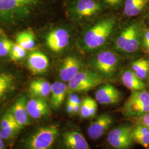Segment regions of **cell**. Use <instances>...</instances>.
Returning a JSON list of instances; mask_svg holds the SVG:
<instances>
[{"instance_id":"obj_1","label":"cell","mask_w":149,"mask_h":149,"mask_svg":"<svg viewBox=\"0 0 149 149\" xmlns=\"http://www.w3.org/2000/svg\"><path fill=\"white\" fill-rule=\"evenodd\" d=\"M116 24L113 18H107L98 22L86 33L84 43L88 50L102 47L112 34Z\"/></svg>"},{"instance_id":"obj_2","label":"cell","mask_w":149,"mask_h":149,"mask_svg":"<svg viewBox=\"0 0 149 149\" xmlns=\"http://www.w3.org/2000/svg\"><path fill=\"white\" fill-rule=\"evenodd\" d=\"M100 0H72L68 10L71 16L76 20H88L100 15L105 10Z\"/></svg>"},{"instance_id":"obj_3","label":"cell","mask_w":149,"mask_h":149,"mask_svg":"<svg viewBox=\"0 0 149 149\" xmlns=\"http://www.w3.org/2000/svg\"><path fill=\"white\" fill-rule=\"evenodd\" d=\"M104 81L101 74L92 70L80 71L70 81L68 92H82L91 90L100 85Z\"/></svg>"},{"instance_id":"obj_4","label":"cell","mask_w":149,"mask_h":149,"mask_svg":"<svg viewBox=\"0 0 149 149\" xmlns=\"http://www.w3.org/2000/svg\"><path fill=\"white\" fill-rule=\"evenodd\" d=\"M122 111L124 115L136 118L149 112V92L145 90L133 91Z\"/></svg>"},{"instance_id":"obj_5","label":"cell","mask_w":149,"mask_h":149,"mask_svg":"<svg viewBox=\"0 0 149 149\" xmlns=\"http://www.w3.org/2000/svg\"><path fill=\"white\" fill-rule=\"evenodd\" d=\"M59 135L56 125H49L40 128L28 139V149H50Z\"/></svg>"},{"instance_id":"obj_6","label":"cell","mask_w":149,"mask_h":149,"mask_svg":"<svg viewBox=\"0 0 149 149\" xmlns=\"http://www.w3.org/2000/svg\"><path fill=\"white\" fill-rule=\"evenodd\" d=\"M132 128L124 125L112 129L108 135V143L114 149H129L133 142L131 135Z\"/></svg>"},{"instance_id":"obj_7","label":"cell","mask_w":149,"mask_h":149,"mask_svg":"<svg viewBox=\"0 0 149 149\" xmlns=\"http://www.w3.org/2000/svg\"><path fill=\"white\" fill-rule=\"evenodd\" d=\"M94 65L101 74L106 76H111L117 69L118 58L112 52H102L97 55Z\"/></svg>"},{"instance_id":"obj_8","label":"cell","mask_w":149,"mask_h":149,"mask_svg":"<svg viewBox=\"0 0 149 149\" xmlns=\"http://www.w3.org/2000/svg\"><path fill=\"white\" fill-rule=\"evenodd\" d=\"M68 32L63 28L52 31L48 34L46 42L49 49L54 52H59L66 48L69 43Z\"/></svg>"},{"instance_id":"obj_9","label":"cell","mask_w":149,"mask_h":149,"mask_svg":"<svg viewBox=\"0 0 149 149\" xmlns=\"http://www.w3.org/2000/svg\"><path fill=\"white\" fill-rule=\"evenodd\" d=\"M39 0H0V15L19 13L35 5Z\"/></svg>"},{"instance_id":"obj_10","label":"cell","mask_w":149,"mask_h":149,"mask_svg":"<svg viewBox=\"0 0 149 149\" xmlns=\"http://www.w3.org/2000/svg\"><path fill=\"white\" fill-rule=\"evenodd\" d=\"M122 93L114 86L107 84L96 91V101L103 105L116 104L120 101Z\"/></svg>"},{"instance_id":"obj_11","label":"cell","mask_w":149,"mask_h":149,"mask_svg":"<svg viewBox=\"0 0 149 149\" xmlns=\"http://www.w3.org/2000/svg\"><path fill=\"white\" fill-rule=\"evenodd\" d=\"M113 123V118L107 114H102L92 122L87 129V134L92 139L101 138Z\"/></svg>"},{"instance_id":"obj_12","label":"cell","mask_w":149,"mask_h":149,"mask_svg":"<svg viewBox=\"0 0 149 149\" xmlns=\"http://www.w3.org/2000/svg\"><path fill=\"white\" fill-rule=\"evenodd\" d=\"M49 66L47 56L40 52H33L28 58V67L33 74L44 73Z\"/></svg>"},{"instance_id":"obj_13","label":"cell","mask_w":149,"mask_h":149,"mask_svg":"<svg viewBox=\"0 0 149 149\" xmlns=\"http://www.w3.org/2000/svg\"><path fill=\"white\" fill-rule=\"evenodd\" d=\"M81 63L76 58L69 56L63 61L60 69V77L64 82H69L76 74L80 71Z\"/></svg>"},{"instance_id":"obj_14","label":"cell","mask_w":149,"mask_h":149,"mask_svg":"<svg viewBox=\"0 0 149 149\" xmlns=\"http://www.w3.org/2000/svg\"><path fill=\"white\" fill-rule=\"evenodd\" d=\"M27 111L29 116L34 119H39L48 116L50 113L48 103L45 99L34 97L27 103Z\"/></svg>"},{"instance_id":"obj_15","label":"cell","mask_w":149,"mask_h":149,"mask_svg":"<svg viewBox=\"0 0 149 149\" xmlns=\"http://www.w3.org/2000/svg\"><path fill=\"white\" fill-rule=\"evenodd\" d=\"M64 144L68 149H90L82 134L77 131H69L63 134Z\"/></svg>"},{"instance_id":"obj_16","label":"cell","mask_w":149,"mask_h":149,"mask_svg":"<svg viewBox=\"0 0 149 149\" xmlns=\"http://www.w3.org/2000/svg\"><path fill=\"white\" fill-rule=\"evenodd\" d=\"M67 92L68 86L65 82L56 81L52 85L50 104L53 109H58L62 105Z\"/></svg>"},{"instance_id":"obj_17","label":"cell","mask_w":149,"mask_h":149,"mask_svg":"<svg viewBox=\"0 0 149 149\" xmlns=\"http://www.w3.org/2000/svg\"><path fill=\"white\" fill-rule=\"evenodd\" d=\"M11 112L18 124L21 128L28 124L29 114L27 111V103L24 97L19 98L15 102Z\"/></svg>"},{"instance_id":"obj_18","label":"cell","mask_w":149,"mask_h":149,"mask_svg":"<svg viewBox=\"0 0 149 149\" xmlns=\"http://www.w3.org/2000/svg\"><path fill=\"white\" fill-rule=\"evenodd\" d=\"M52 85L47 81L42 79L33 80L29 86V91L34 97L45 99L50 95Z\"/></svg>"},{"instance_id":"obj_19","label":"cell","mask_w":149,"mask_h":149,"mask_svg":"<svg viewBox=\"0 0 149 149\" xmlns=\"http://www.w3.org/2000/svg\"><path fill=\"white\" fill-rule=\"evenodd\" d=\"M123 84L132 91L145 90V84L140 79L133 70H128L123 72L122 76Z\"/></svg>"},{"instance_id":"obj_20","label":"cell","mask_w":149,"mask_h":149,"mask_svg":"<svg viewBox=\"0 0 149 149\" xmlns=\"http://www.w3.org/2000/svg\"><path fill=\"white\" fill-rule=\"evenodd\" d=\"M149 0H124V13L125 16H138L149 4Z\"/></svg>"},{"instance_id":"obj_21","label":"cell","mask_w":149,"mask_h":149,"mask_svg":"<svg viewBox=\"0 0 149 149\" xmlns=\"http://www.w3.org/2000/svg\"><path fill=\"white\" fill-rule=\"evenodd\" d=\"M132 138L134 142L144 147L147 148L149 146V128L148 127L137 124L132 128Z\"/></svg>"},{"instance_id":"obj_22","label":"cell","mask_w":149,"mask_h":149,"mask_svg":"<svg viewBox=\"0 0 149 149\" xmlns=\"http://www.w3.org/2000/svg\"><path fill=\"white\" fill-rule=\"evenodd\" d=\"M16 42L26 50H32L36 46L35 36L29 30L19 32L17 34Z\"/></svg>"},{"instance_id":"obj_23","label":"cell","mask_w":149,"mask_h":149,"mask_svg":"<svg viewBox=\"0 0 149 149\" xmlns=\"http://www.w3.org/2000/svg\"><path fill=\"white\" fill-rule=\"evenodd\" d=\"M142 31L141 27L138 24L133 33L127 43L124 52L127 53H134L136 52L140 47L142 42Z\"/></svg>"},{"instance_id":"obj_24","label":"cell","mask_w":149,"mask_h":149,"mask_svg":"<svg viewBox=\"0 0 149 149\" xmlns=\"http://www.w3.org/2000/svg\"><path fill=\"white\" fill-rule=\"evenodd\" d=\"M137 25L138 24L134 23L125 28L121 32L115 42V47L117 50L124 52V49Z\"/></svg>"},{"instance_id":"obj_25","label":"cell","mask_w":149,"mask_h":149,"mask_svg":"<svg viewBox=\"0 0 149 149\" xmlns=\"http://www.w3.org/2000/svg\"><path fill=\"white\" fill-rule=\"evenodd\" d=\"M132 68L140 79L144 80L149 74V61L144 58L138 59L133 63Z\"/></svg>"},{"instance_id":"obj_26","label":"cell","mask_w":149,"mask_h":149,"mask_svg":"<svg viewBox=\"0 0 149 149\" xmlns=\"http://www.w3.org/2000/svg\"><path fill=\"white\" fill-rule=\"evenodd\" d=\"M14 83L13 76L9 74H0V100L11 89Z\"/></svg>"},{"instance_id":"obj_27","label":"cell","mask_w":149,"mask_h":149,"mask_svg":"<svg viewBox=\"0 0 149 149\" xmlns=\"http://www.w3.org/2000/svg\"><path fill=\"white\" fill-rule=\"evenodd\" d=\"M10 57L13 61H18L23 59L26 55V50L18 43H13L10 51Z\"/></svg>"},{"instance_id":"obj_28","label":"cell","mask_w":149,"mask_h":149,"mask_svg":"<svg viewBox=\"0 0 149 149\" xmlns=\"http://www.w3.org/2000/svg\"><path fill=\"white\" fill-rule=\"evenodd\" d=\"M90 97H86L82 100V103L80 107V114L81 117L84 119L90 118Z\"/></svg>"},{"instance_id":"obj_29","label":"cell","mask_w":149,"mask_h":149,"mask_svg":"<svg viewBox=\"0 0 149 149\" xmlns=\"http://www.w3.org/2000/svg\"><path fill=\"white\" fill-rule=\"evenodd\" d=\"M13 43L7 38L0 39V56H6L10 53Z\"/></svg>"},{"instance_id":"obj_30","label":"cell","mask_w":149,"mask_h":149,"mask_svg":"<svg viewBox=\"0 0 149 149\" xmlns=\"http://www.w3.org/2000/svg\"><path fill=\"white\" fill-rule=\"evenodd\" d=\"M21 128L18 125H12L6 128H1L0 131L2 137L3 139L10 138Z\"/></svg>"},{"instance_id":"obj_31","label":"cell","mask_w":149,"mask_h":149,"mask_svg":"<svg viewBox=\"0 0 149 149\" xmlns=\"http://www.w3.org/2000/svg\"><path fill=\"white\" fill-rule=\"evenodd\" d=\"M12 125H18V124L16 122V119H15L11 112H9L6 114L2 118L1 121V128H6Z\"/></svg>"},{"instance_id":"obj_32","label":"cell","mask_w":149,"mask_h":149,"mask_svg":"<svg viewBox=\"0 0 149 149\" xmlns=\"http://www.w3.org/2000/svg\"><path fill=\"white\" fill-rule=\"evenodd\" d=\"M100 1L106 7L114 9L119 8L124 3V0H100Z\"/></svg>"},{"instance_id":"obj_33","label":"cell","mask_w":149,"mask_h":149,"mask_svg":"<svg viewBox=\"0 0 149 149\" xmlns=\"http://www.w3.org/2000/svg\"><path fill=\"white\" fill-rule=\"evenodd\" d=\"M137 118L138 124H143L149 128V112Z\"/></svg>"},{"instance_id":"obj_34","label":"cell","mask_w":149,"mask_h":149,"mask_svg":"<svg viewBox=\"0 0 149 149\" xmlns=\"http://www.w3.org/2000/svg\"><path fill=\"white\" fill-rule=\"evenodd\" d=\"M68 102H70L71 103H72V104H79L81 105L82 103V100L79 98L77 95H76V94L73 93H70L69 97L68 98Z\"/></svg>"},{"instance_id":"obj_35","label":"cell","mask_w":149,"mask_h":149,"mask_svg":"<svg viewBox=\"0 0 149 149\" xmlns=\"http://www.w3.org/2000/svg\"><path fill=\"white\" fill-rule=\"evenodd\" d=\"M90 118L94 117L96 114L97 111V104L95 100L91 98L90 104Z\"/></svg>"},{"instance_id":"obj_36","label":"cell","mask_w":149,"mask_h":149,"mask_svg":"<svg viewBox=\"0 0 149 149\" xmlns=\"http://www.w3.org/2000/svg\"><path fill=\"white\" fill-rule=\"evenodd\" d=\"M143 41L145 47L148 49L149 48V31L145 33Z\"/></svg>"},{"instance_id":"obj_37","label":"cell","mask_w":149,"mask_h":149,"mask_svg":"<svg viewBox=\"0 0 149 149\" xmlns=\"http://www.w3.org/2000/svg\"><path fill=\"white\" fill-rule=\"evenodd\" d=\"M66 109H67V112H68L69 114H73L74 113V104L68 102L67 106H66Z\"/></svg>"},{"instance_id":"obj_38","label":"cell","mask_w":149,"mask_h":149,"mask_svg":"<svg viewBox=\"0 0 149 149\" xmlns=\"http://www.w3.org/2000/svg\"><path fill=\"white\" fill-rule=\"evenodd\" d=\"M80 107H81V105H79V104L74 105V113L77 114V113H80Z\"/></svg>"},{"instance_id":"obj_39","label":"cell","mask_w":149,"mask_h":149,"mask_svg":"<svg viewBox=\"0 0 149 149\" xmlns=\"http://www.w3.org/2000/svg\"><path fill=\"white\" fill-rule=\"evenodd\" d=\"M3 138L2 137L1 131H0V149H4V144L3 142Z\"/></svg>"},{"instance_id":"obj_40","label":"cell","mask_w":149,"mask_h":149,"mask_svg":"<svg viewBox=\"0 0 149 149\" xmlns=\"http://www.w3.org/2000/svg\"><path fill=\"white\" fill-rule=\"evenodd\" d=\"M148 17H149V12H148Z\"/></svg>"},{"instance_id":"obj_41","label":"cell","mask_w":149,"mask_h":149,"mask_svg":"<svg viewBox=\"0 0 149 149\" xmlns=\"http://www.w3.org/2000/svg\"><path fill=\"white\" fill-rule=\"evenodd\" d=\"M148 52L149 53V48L148 49Z\"/></svg>"},{"instance_id":"obj_42","label":"cell","mask_w":149,"mask_h":149,"mask_svg":"<svg viewBox=\"0 0 149 149\" xmlns=\"http://www.w3.org/2000/svg\"></svg>"},{"instance_id":"obj_43","label":"cell","mask_w":149,"mask_h":149,"mask_svg":"<svg viewBox=\"0 0 149 149\" xmlns=\"http://www.w3.org/2000/svg\"></svg>"}]
</instances>
